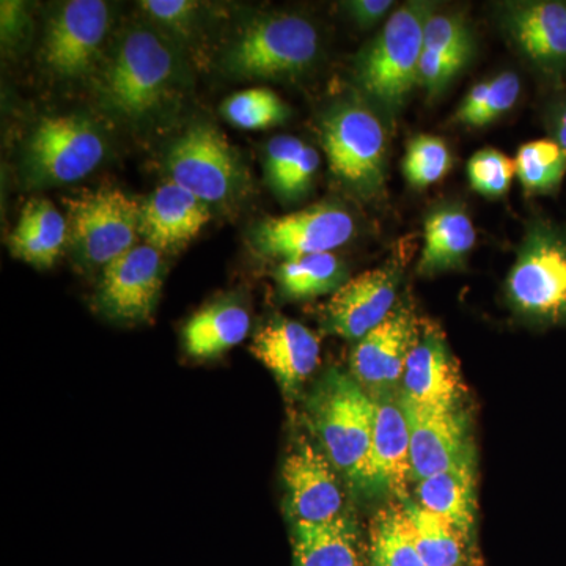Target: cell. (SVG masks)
I'll use <instances>...</instances> for the list:
<instances>
[{
  "instance_id": "1",
  "label": "cell",
  "mask_w": 566,
  "mask_h": 566,
  "mask_svg": "<svg viewBox=\"0 0 566 566\" xmlns=\"http://www.w3.org/2000/svg\"><path fill=\"white\" fill-rule=\"evenodd\" d=\"M376 401L359 382L338 370L324 376L312 397V423L331 463L354 486L375 490L374 447Z\"/></svg>"
},
{
  "instance_id": "2",
  "label": "cell",
  "mask_w": 566,
  "mask_h": 566,
  "mask_svg": "<svg viewBox=\"0 0 566 566\" xmlns=\"http://www.w3.org/2000/svg\"><path fill=\"white\" fill-rule=\"evenodd\" d=\"M431 14L428 3H406L392 13L381 33L360 55L357 80L386 111L400 109L419 84L423 29Z\"/></svg>"
},
{
  "instance_id": "3",
  "label": "cell",
  "mask_w": 566,
  "mask_h": 566,
  "mask_svg": "<svg viewBox=\"0 0 566 566\" xmlns=\"http://www.w3.org/2000/svg\"><path fill=\"white\" fill-rule=\"evenodd\" d=\"M175 71L172 48L150 29H133L115 51L103 80L107 106L137 118L161 102Z\"/></svg>"
},
{
  "instance_id": "4",
  "label": "cell",
  "mask_w": 566,
  "mask_h": 566,
  "mask_svg": "<svg viewBox=\"0 0 566 566\" xmlns=\"http://www.w3.org/2000/svg\"><path fill=\"white\" fill-rule=\"evenodd\" d=\"M318 32L296 14H271L252 22L227 51L223 65L243 77L296 76L318 55Z\"/></svg>"
},
{
  "instance_id": "5",
  "label": "cell",
  "mask_w": 566,
  "mask_h": 566,
  "mask_svg": "<svg viewBox=\"0 0 566 566\" xmlns=\"http://www.w3.org/2000/svg\"><path fill=\"white\" fill-rule=\"evenodd\" d=\"M331 172L360 196H374L385 182L386 129L374 111L359 103L334 107L322 123Z\"/></svg>"
},
{
  "instance_id": "6",
  "label": "cell",
  "mask_w": 566,
  "mask_h": 566,
  "mask_svg": "<svg viewBox=\"0 0 566 566\" xmlns=\"http://www.w3.org/2000/svg\"><path fill=\"white\" fill-rule=\"evenodd\" d=\"M103 158L102 134L87 118L46 117L25 144L24 174L32 186L65 185L87 177Z\"/></svg>"
},
{
  "instance_id": "7",
  "label": "cell",
  "mask_w": 566,
  "mask_h": 566,
  "mask_svg": "<svg viewBox=\"0 0 566 566\" xmlns=\"http://www.w3.org/2000/svg\"><path fill=\"white\" fill-rule=\"evenodd\" d=\"M69 233L85 262L107 266L136 248L140 205L118 189L85 191L65 200Z\"/></svg>"
},
{
  "instance_id": "8",
  "label": "cell",
  "mask_w": 566,
  "mask_h": 566,
  "mask_svg": "<svg viewBox=\"0 0 566 566\" xmlns=\"http://www.w3.org/2000/svg\"><path fill=\"white\" fill-rule=\"evenodd\" d=\"M175 185L205 203L232 199L243 182V169L227 137L211 125H193L167 153Z\"/></svg>"
},
{
  "instance_id": "9",
  "label": "cell",
  "mask_w": 566,
  "mask_h": 566,
  "mask_svg": "<svg viewBox=\"0 0 566 566\" xmlns=\"http://www.w3.org/2000/svg\"><path fill=\"white\" fill-rule=\"evenodd\" d=\"M354 221L348 211L331 203L264 219L253 229L252 243L259 252L285 262L327 253L352 240Z\"/></svg>"
},
{
  "instance_id": "10",
  "label": "cell",
  "mask_w": 566,
  "mask_h": 566,
  "mask_svg": "<svg viewBox=\"0 0 566 566\" xmlns=\"http://www.w3.org/2000/svg\"><path fill=\"white\" fill-rule=\"evenodd\" d=\"M161 252L136 245L104 266L96 304L104 315L123 323L151 318L163 286Z\"/></svg>"
},
{
  "instance_id": "11",
  "label": "cell",
  "mask_w": 566,
  "mask_h": 566,
  "mask_svg": "<svg viewBox=\"0 0 566 566\" xmlns=\"http://www.w3.org/2000/svg\"><path fill=\"white\" fill-rule=\"evenodd\" d=\"M111 24L109 6L102 0H71L52 17L44 39V61L65 77L91 69Z\"/></svg>"
},
{
  "instance_id": "12",
  "label": "cell",
  "mask_w": 566,
  "mask_h": 566,
  "mask_svg": "<svg viewBox=\"0 0 566 566\" xmlns=\"http://www.w3.org/2000/svg\"><path fill=\"white\" fill-rule=\"evenodd\" d=\"M509 292L516 307L526 314H564L566 245L551 234H532L510 274Z\"/></svg>"
},
{
  "instance_id": "13",
  "label": "cell",
  "mask_w": 566,
  "mask_h": 566,
  "mask_svg": "<svg viewBox=\"0 0 566 566\" xmlns=\"http://www.w3.org/2000/svg\"><path fill=\"white\" fill-rule=\"evenodd\" d=\"M326 453L301 442L283 465L286 502L296 523H322L340 516L344 494Z\"/></svg>"
},
{
  "instance_id": "14",
  "label": "cell",
  "mask_w": 566,
  "mask_h": 566,
  "mask_svg": "<svg viewBox=\"0 0 566 566\" xmlns=\"http://www.w3.org/2000/svg\"><path fill=\"white\" fill-rule=\"evenodd\" d=\"M419 323L409 308H395L354 348L352 370L359 385L385 389L400 381L419 338Z\"/></svg>"
},
{
  "instance_id": "15",
  "label": "cell",
  "mask_w": 566,
  "mask_h": 566,
  "mask_svg": "<svg viewBox=\"0 0 566 566\" xmlns=\"http://www.w3.org/2000/svg\"><path fill=\"white\" fill-rule=\"evenodd\" d=\"M409 434H411V463L415 479L441 474L468 460L465 424L458 409H427L406 403Z\"/></svg>"
},
{
  "instance_id": "16",
  "label": "cell",
  "mask_w": 566,
  "mask_h": 566,
  "mask_svg": "<svg viewBox=\"0 0 566 566\" xmlns=\"http://www.w3.org/2000/svg\"><path fill=\"white\" fill-rule=\"evenodd\" d=\"M397 283L387 270L367 271L345 282L326 307L331 333L360 340L392 314Z\"/></svg>"
},
{
  "instance_id": "17",
  "label": "cell",
  "mask_w": 566,
  "mask_h": 566,
  "mask_svg": "<svg viewBox=\"0 0 566 566\" xmlns=\"http://www.w3.org/2000/svg\"><path fill=\"white\" fill-rule=\"evenodd\" d=\"M210 218L207 203L175 182H167L142 205L139 233L156 251H180Z\"/></svg>"
},
{
  "instance_id": "18",
  "label": "cell",
  "mask_w": 566,
  "mask_h": 566,
  "mask_svg": "<svg viewBox=\"0 0 566 566\" xmlns=\"http://www.w3.org/2000/svg\"><path fill=\"white\" fill-rule=\"evenodd\" d=\"M406 403L427 409H458L461 378L441 335L420 333L403 375Z\"/></svg>"
},
{
  "instance_id": "19",
  "label": "cell",
  "mask_w": 566,
  "mask_h": 566,
  "mask_svg": "<svg viewBox=\"0 0 566 566\" xmlns=\"http://www.w3.org/2000/svg\"><path fill=\"white\" fill-rule=\"evenodd\" d=\"M251 352L275 376L283 392L293 395L319 363V340L304 324L277 318L253 337Z\"/></svg>"
},
{
  "instance_id": "20",
  "label": "cell",
  "mask_w": 566,
  "mask_h": 566,
  "mask_svg": "<svg viewBox=\"0 0 566 566\" xmlns=\"http://www.w3.org/2000/svg\"><path fill=\"white\" fill-rule=\"evenodd\" d=\"M375 490L405 495L412 474L411 434L408 416L400 401H376L374 447Z\"/></svg>"
},
{
  "instance_id": "21",
  "label": "cell",
  "mask_w": 566,
  "mask_h": 566,
  "mask_svg": "<svg viewBox=\"0 0 566 566\" xmlns=\"http://www.w3.org/2000/svg\"><path fill=\"white\" fill-rule=\"evenodd\" d=\"M504 25L532 61L546 66L566 61L565 3H512L505 9Z\"/></svg>"
},
{
  "instance_id": "22",
  "label": "cell",
  "mask_w": 566,
  "mask_h": 566,
  "mask_svg": "<svg viewBox=\"0 0 566 566\" xmlns=\"http://www.w3.org/2000/svg\"><path fill=\"white\" fill-rule=\"evenodd\" d=\"M66 237L69 222L62 212L50 200L32 199L22 208L9 248L22 262L48 268L61 255Z\"/></svg>"
},
{
  "instance_id": "23",
  "label": "cell",
  "mask_w": 566,
  "mask_h": 566,
  "mask_svg": "<svg viewBox=\"0 0 566 566\" xmlns=\"http://www.w3.org/2000/svg\"><path fill=\"white\" fill-rule=\"evenodd\" d=\"M417 497L420 506L446 517L471 542L475 524L474 471L471 457L449 471L419 482Z\"/></svg>"
},
{
  "instance_id": "24",
  "label": "cell",
  "mask_w": 566,
  "mask_h": 566,
  "mask_svg": "<svg viewBox=\"0 0 566 566\" xmlns=\"http://www.w3.org/2000/svg\"><path fill=\"white\" fill-rule=\"evenodd\" d=\"M294 566H359V539L348 516L294 526Z\"/></svg>"
},
{
  "instance_id": "25",
  "label": "cell",
  "mask_w": 566,
  "mask_h": 566,
  "mask_svg": "<svg viewBox=\"0 0 566 566\" xmlns=\"http://www.w3.org/2000/svg\"><path fill=\"white\" fill-rule=\"evenodd\" d=\"M475 240V227L464 211L453 208L434 211L424 222L419 273L434 274L458 266L474 248Z\"/></svg>"
},
{
  "instance_id": "26",
  "label": "cell",
  "mask_w": 566,
  "mask_h": 566,
  "mask_svg": "<svg viewBox=\"0 0 566 566\" xmlns=\"http://www.w3.org/2000/svg\"><path fill=\"white\" fill-rule=\"evenodd\" d=\"M251 327V318L237 304H216L192 316L182 331L186 352L199 359H214L241 344Z\"/></svg>"
},
{
  "instance_id": "27",
  "label": "cell",
  "mask_w": 566,
  "mask_h": 566,
  "mask_svg": "<svg viewBox=\"0 0 566 566\" xmlns=\"http://www.w3.org/2000/svg\"><path fill=\"white\" fill-rule=\"evenodd\" d=\"M420 557L427 566H463L469 539L446 517L419 504H405Z\"/></svg>"
},
{
  "instance_id": "28",
  "label": "cell",
  "mask_w": 566,
  "mask_h": 566,
  "mask_svg": "<svg viewBox=\"0 0 566 566\" xmlns=\"http://www.w3.org/2000/svg\"><path fill=\"white\" fill-rule=\"evenodd\" d=\"M371 566H427L417 549L405 505L381 510L370 527Z\"/></svg>"
},
{
  "instance_id": "29",
  "label": "cell",
  "mask_w": 566,
  "mask_h": 566,
  "mask_svg": "<svg viewBox=\"0 0 566 566\" xmlns=\"http://www.w3.org/2000/svg\"><path fill=\"white\" fill-rule=\"evenodd\" d=\"M279 286L286 297L311 300L344 285L345 271L334 253H315L279 266Z\"/></svg>"
},
{
  "instance_id": "30",
  "label": "cell",
  "mask_w": 566,
  "mask_h": 566,
  "mask_svg": "<svg viewBox=\"0 0 566 566\" xmlns=\"http://www.w3.org/2000/svg\"><path fill=\"white\" fill-rule=\"evenodd\" d=\"M515 167L517 178L528 191H553L564 180L566 156L557 142H528L517 151Z\"/></svg>"
},
{
  "instance_id": "31",
  "label": "cell",
  "mask_w": 566,
  "mask_h": 566,
  "mask_svg": "<svg viewBox=\"0 0 566 566\" xmlns=\"http://www.w3.org/2000/svg\"><path fill=\"white\" fill-rule=\"evenodd\" d=\"M222 112L227 120L243 129L270 128L289 117V107L268 88L233 93L223 103Z\"/></svg>"
},
{
  "instance_id": "32",
  "label": "cell",
  "mask_w": 566,
  "mask_h": 566,
  "mask_svg": "<svg viewBox=\"0 0 566 566\" xmlns=\"http://www.w3.org/2000/svg\"><path fill=\"white\" fill-rule=\"evenodd\" d=\"M450 164L452 158L444 140L434 136H417L406 151V180L417 188H427L449 172Z\"/></svg>"
},
{
  "instance_id": "33",
  "label": "cell",
  "mask_w": 566,
  "mask_h": 566,
  "mask_svg": "<svg viewBox=\"0 0 566 566\" xmlns=\"http://www.w3.org/2000/svg\"><path fill=\"white\" fill-rule=\"evenodd\" d=\"M469 181L476 192L501 197L509 191L516 175L515 161L504 153L482 150L472 156L468 166Z\"/></svg>"
},
{
  "instance_id": "34",
  "label": "cell",
  "mask_w": 566,
  "mask_h": 566,
  "mask_svg": "<svg viewBox=\"0 0 566 566\" xmlns=\"http://www.w3.org/2000/svg\"><path fill=\"white\" fill-rule=\"evenodd\" d=\"M471 32L460 17L431 14L423 29V50L471 59Z\"/></svg>"
},
{
  "instance_id": "35",
  "label": "cell",
  "mask_w": 566,
  "mask_h": 566,
  "mask_svg": "<svg viewBox=\"0 0 566 566\" xmlns=\"http://www.w3.org/2000/svg\"><path fill=\"white\" fill-rule=\"evenodd\" d=\"M468 61V57H461V55L439 54V52L423 50L419 62V84L423 85L430 95H439L464 69Z\"/></svg>"
},
{
  "instance_id": "36",
  "label": "cell",
  "mask_w": 566,
  "mask_h": 566,
  "mask_svg": "<svg viewBox=\"0 0 566 566\" xmlns=\"http://www.w3.org/2000/svg\"><path fill=\"white\" fill-rule=\"evenodd\" d=\"M304 145V142L290 136L274 137L268 144L264 170H266L268 182L277 196L281 193L286 177H289L290 170H292L293 164L303 150Z\"/></svg>"
},
{
  "instance_id": "37",
  "label": "cell",
  "mask_w": 566,
  "mask_h": 566,
  "mask_svg": "<svg viewBox=\"0 0 566 566\" xmlns=\"http://www.w3.org/2000/svg\"><path fill=\"white\" fill-rule=\"evenodd\" d=\"M520 92L521 82L515 73H504L501 74V76L494 77L493 81H490L485 104H483V109L480 112L476 126L486 125V123L497 118L499 115L505 114L506 111L512 109L517 102Z\"/></svg>"
},
{
  "instance_id": "38",
  "label": "cell",
  "mask_w": 566,
  "mask_h": 566,
  "mask_svg": "<svg viewBox=\"0 0 566 566\" xmlns=\"http://www.w3.org/2000/svg\"><path fill=\"white\" fill-rule=\"evenodd\" d=\"M318 167V151H316L315 148L308 147V145H304L279 196L286 200L297 199V197L303 196V193L311 188L312 180H314Z\"/></svg>"
},
{
  "instance_id": "39",
  "label": "cell",
  "mask_w": 566,
  "mask_h": 566,
  "mask_svg": "<svg viewBox=\"0 0 566 566\" xmlns=\"http://www.w3.org/2000/svg\"><path fill=\"white\" fill-rule=\"evenodd\" d=\"M140 7L156 21L169 28H185L199 6L189 0H145L140 2Z\"/></svg>"
},
{
  "instance_id": "40",
  "label": "cell",
  "mask_w": 566,
  "mask_h": 566,
  "mask_svg": "<svg viewBox=\"0 0 566 566\" xmlns=\"http://www.w3.org/2000/svg\"><path fill=\"white\" fill-rule=\"evenodd\" d=\"M392 6L394 2L390 0H354V2L346 3V9L357 24L368 28L381 20Z\"/></svg>"
},
{
  "instance_id": "41",
  "label": "cell",
  "mask_w": 566,
  "mask_h": 566,
  "mask_svg": "<svg viewBox=\"0 0 566 566\" xmlns=\"http://www.w3.org/2000/svg\"><path fill=\"white\" fill-rule=\"evenodd\" d=\"M28 24V14L21 2H2V40L13 43L20 40Z\"/></svg>"
},
{
  "instance_id": "42",
  "label": "cell",
  "mask_w": 566,
  "mask_h": 566,
  "mask_svg": "<svg viewBox=\"0 0 566 566\" xmlns=\"http://www.w3.org/2000/svg\"><path fill=\"white\" fill-rule=\"evenodd\" d=\"M557 144L560 145L566 156V111L562 114L560 120H558Z\"/></svg>"
}]
</instances>
